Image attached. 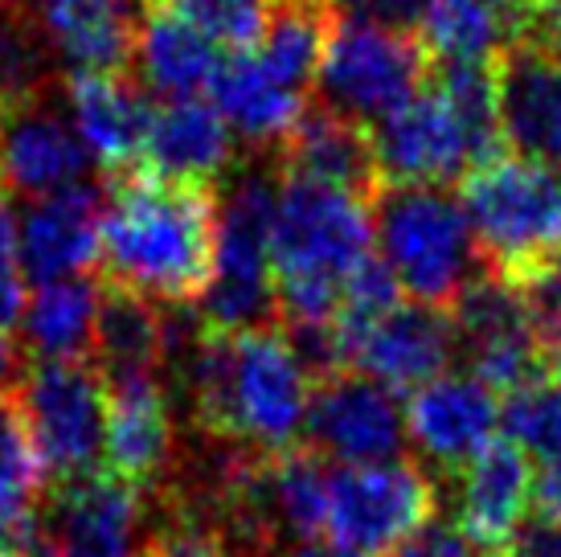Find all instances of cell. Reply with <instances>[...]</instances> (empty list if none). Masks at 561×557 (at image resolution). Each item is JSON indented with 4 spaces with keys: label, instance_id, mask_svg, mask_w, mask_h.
<instances>
[{
    "label": "cell",
    "instance_id": "cell-16",
    "mask_svg": "<svg viewBox=\"0 0 561 557\" xmlns=\"http://www.w3.org/2000/svg\"><path fill=\"white\" fill-rule=\"evenodd\" d=\"M500 139L520 160L561 172V58L537 42H516L496 62Z\"/></svg>",
    "mask_w": 561,
    "mask_h": 557
},
{
    "label": "cell",
    "instance_id": "cell-32",
    "mask_svg": "<svg viewBox=\"0 0 561 557\" xmlns=\"http://www.w3.org/2000/svg\"><path fill=\"white\" fill-rule=\"evenodd\" d=\"M504 431L516 447L537 455L541 464L561 455V370L537 377L533 386L508 394L504 402Z\"/></svg>",
    "mask_w": 561,
    "mask_h": 557
},
{
    "label": "cell",
    "instance_id": "cell-4",
    "mask_svg": "<svg viewBox=\"0 0 561 557\" xmlns=\"http://www.w3.org/2000/svg\"><path fill=\"white\" fill-rule=\"evenodd\" d=\"M381 263L414 304L451 311L480 275V247L463 205L435 185H381L374 197Z\"/></svg>",
    "mask_w": 561,
    "mask_h": 557
},
{
    "label": "cell",
    "instance_id": "cell-6",
    "mask_svg": "<svg viewBox=\"0 0 561 557\" xmlns=\"http://www.w3.org/2000/svg\"><path fill=\"white\" fill-rule=\"evenodd\" d=\"M279 177L247 169L218 209V254L214 278L202 295V325L221 332L275 328V266H271V230H275Z\"/></svg>",
    "mask_w": 561,
    "mask_h": 557
},
{
    "label": "cell",
    "instance_id": "cell-23",
    "mask_svg": "<svg viewBox=\"0 0 561 557\" xmlns=\"http://www.w3.org/2000/svg\"><path fill=\"white\" fill-rule=\"evenodd\" d=\"M279 172H287V177L324 181V185L348 189V193L369 197V202L381 189L369 127L353 124L328 107L304 111V120L279 144Z\"/></svg>",
    "mask_w": 561,
    "mask_h": 557
},
{
    "label": "cell",
    "instance_id": "cell-8",
    "mask_svg": "<svg viewBox=\"0 0 561 557\" xmlns=\"http://www.w3.org/2000/svg\"><path fill=\"white\" fill-rule=\"evenodd\" d=\"M431 54L419 37L360 21H328L316 87L324 107L360 127H377L426 87Z\"/></svg>",
    "mask_w": 561,
    "mask_h": 557
},
{
    "label": "cell",
    "instance_id": "cell-35",
    "mask_svg": "<svg viewBox=\"0 0 561 557\" xmlns=\"http://www.w3.org/2000/svg\"><path fill=\"white\" fill-rule=\"evenodd\" d=\"M320 4L336 21H360V25H381L398 33L419 30L426 13V0H320Z\"/></svg>",
    "mask_w": 561,
    "mask_h": 557
},
{
    "label": "cell",
    "instance_id": "cell-11",
    "mask_svg": "<svg viewBox=\"0 0 561 557\" xmlns=\"http://www.w3.org/2000/svg\"><path fill=\"white\" fill-rule=\"evenodd\" d=\"M451 325L471 377H480L492 394H516L549 373L546 353L533 337L529 311L508 278L480 271L455 299Z\"/></svg>",
    "mask_w": 561,
    "mask_h": 557
},
{
    "label": "cell",
    "instance_id": "cell-36",
    "mask_svg": "<svg viewBox=\"0 0 561 557\" xmlns=\"http://www.w3.org/2000/svg\"><path fill=\"white\" fill-rule=\"evenodd\" d=\"M25 311V266H21V242H16L13 214L0 205V332L13 328Z\"/></svg>",
    "mask_w": 561,
    "mask_h": 557
},
{
    "label": "cell",
    "instance_id": "cell-17",
    "mask_svg": "<svg viewBox=\"0 0 561 557\" xmlns=\"http://www.w3.org/2000/svg\"><path fill=\"white\" fill-rule=\"evenodd\" d=\"M103 214L107 197L91 185H70L30 202V209L16 221L25 278L42 287L87 275L103 254Z\"/></svg>",
    "mask_w": 561,
    "mask_h": 557
},
{
    "label": "cell",
    "instance_id": "cell-33",
    "mask_svg": "<svg viewBox=\"0 0 561 557\" xmlns=\"http://www.w3.org/2000/svg\"><path fill=\"white\" fill-rule=\"evenodd\" d=\"M42 484H46V464L33 447L25 422L13 402H0V504L25 521H37L33 504L42 496Z\"/></svg>",
    "mask_w": 561,
    "mask_h": 557
},
{
    "label": "cell",
    "instance_id": "cell-19",
    "mask_svg": "<svg viewBox=\"0 0 561 557\" xmlns=\"http://www.w3.org/2000/svg\"><path fill=\"white\" fill-rule=\"evenodd\" d=\"M496 394L483 386L480 377H435L431 386L414 389L410 410H405V431L414 447L443 471H463V467L492 443V431L500 427Z\"/></svg>",
    "mask_w": 561,
    "mask_h": 557
},
{
    "label": "cell",
    "instance_id": "cell-18",
    "mask_svg": "<svg viewBox=\"0 0 561 557\" xmlns=\"http://www.w3.org/2000/svg\"><path fill=\"white\" fill-rule=\"evenodd\" d=\"M533 455L513 439H492L459 476V521L480 557H508L533 500Z\"/></svg>",
    "mask_w": 561,
    "mask_h": 557
},
{
    "label": "cell",
    "instance_id": "cell-26",
    "mask_svg": "<svg viewBox=\"0 0 561 557\" xmlns=\"http://www.w3.org/2000/svg\"><path fill=\"white\" fill-rule=\"evenodd\" d=\"M94 370L107 382L124 377H157L160 356H169V325L157 299L107 283L99 287L94 316Z\"/></svg>",
    "mask_w": 561,
    "mask_h": 557
},
{
    "label": "cell",
    "instance_id": "cell-31",
    "mask_svg": "<svg viewBox=\"0 0 561 557\" xmlns=\"http://www.w3.org/2000/svg\"><path fill=\"white\" fill-rule=\"evenodd\" d=\"M283 4L287 0H144V9H169L185 16L214 46H230L238 54L263 42Z\"/></svg>",
    "mask_w": 561,
    "mask_h": 557
},
{
    "label": "cell",
    "instance_id": "cell-13",
    "mask_svg": "<svg viewBox=\"0 0 561 557\" xmlns=\"http://www.w3.org/2000/svg\"><path fill=\"white\" fill-rule=\"evenodd\" d=\"M140 488L119 476H82L62 484L37 516L46 557H140Z\"/></svg>",
    "mask_w": 561,
    "mask_h": 557
},
{
    "label": "cell",
    "instance_id": "cell-5",
    "mask_svg": "<svg viewBox=\"0 0 561 557\" xmlns=\"http://www.w3.org/2000/svg\"><path fill=\"white\" fill-rule=\"evenodd\" d=\"M459 205L500 278L561 263V172L520 156H492L463 177Z\"/></svg>",
    "mask_w": 561,
    "mask_h": 557
},
{
    "label": "cell",
    "instance_id": "cell-41",
    "mask_svg": "<svg viewBox=\"0 0 561 557\" xmlns=\"http://www.w3.org/2000/svg\"><path fill=\"white\" fill-rule=\"evenodd\" d=\"M283 557H360V554H348L341 545H320V542H304V545H291Z\"/></svg>",
    "mask_w": 561,
    "mask_h": 557
},
{
    "label": "cell",
    "instance_id": "cell-30",
    "mask_svg": "<svg viewBox=\"0 0 561 557\" xmlns=\"http://www.w3.org/2000/svg\"><path fill=\"white\" fill-rule=\"evenodd\" d=\"M54 66L30 0H0V115L54 91Z\"/></svg>",
    "mask_w": 561,
    "mask_h": 557
},
{
    "label": "cell",
    "instance_id": "cell-9",
    "mask_svg": "<svg viewBox=\"0 0 561 557\" xmlns=\"http://www.w3.org/2000/svg\"><path fill=\"white\" fill-rule=\"evenodd\" d=\"M435 516V484L414 464L332 467L324 533L348 554L377 557L419 533Z\"/></svg>",
    "mask_w": 561,
    "mask_h": 557
},
{
    "label": "cell",
    "instance_id": "cell-42",
    "mask_svg": "<svg viewBox=\"0 0 561 557\" xmlns=\"http://www.w3.org/2000/svg\"><path fill=\"white\" fill-rule=\"evenodd\" d=\"M16 373V356H13V344L4 341V332H0V394L9 389V382H13Z\"/></svg>",
    "mask_w": 561,
    "mask_h": 557
},
{
    "label": "cell",
    "instance_id": "cell-27",
    "mask_svg": "<svg viewBox=\"0 0 561 557\" xmlns=\"http://www.w3.org/2000/svg\"><path fill=\"white\" fill-rule=\"evenodd\" d=\"M230 156H234V132L221 120V111L202 99H185L157 111L148 152H144V172L209 185L230 164Z\"/></svg>",
    "mask_w": 561,
    "mask_h": 557
},
{
    "label": "cell",
    "instance_id": "cell-12",
    "mask_svg": "<svg viewBox=\"0 0 561 557\" xmlns=\"http://www.w3.org/2000/svg\"><path fill=\"white\" fill-rule=\"evenodd\" d=\"M308 439H312V451H324L344 467H360L393 464L410 431L393 389L377 386L374 377H360V373H336L316 386L312 410H308Z\"/></svg>",
    "mask_w": 561,
    "mask_h": 557
},
{
    "label": "cell",
    "instance_id": "cell-39",
    "mask_svg": "<svg viewBox=\"0 0 561 557\" xmlns=\"http://www.w3.org/2000/svg\"><path fill=\"white\" fill-rule=\"evenodd\" d=\"M529 42L561 58V0H529Z\"/></svg>",
    "mask_w": 561,
    "mask_h": 557
},
{
    "label": "cell",
    "instance_id": "cell-15",
    "mask_svg": "<svg viewBox=\"0 0 561 557\" xmlns=\"http://www.w3.org/2000/svg\"><path fill=\"white\" fill-rule=\"evenodd\" d=\"M344 365H357L360 377H374L377 386L393 389H422L435 377H443L455 344L451 311L426 308V304H398L381 320L344 332Z\"/></svg>",
    "mask_w": 561,
    "mask_h": 557
},
{
    "label": "cell",
    "instance_id": "cell-43",
    "mask_svg": "<svg viewBox=\"0 0 561 557\" xmlns=\"http://www.w3.org/2000/svg\"><path fill=\"white\" fill-rule=\"evenodd\" d=\"M0 557H46V554H42V545H37V537H33L30 545H16V549H4Z\"/></svg>",
    "mask_w": 561,
    "mask_h": 557
},
{
    "label": "cell",
    "instance_id": "cell-28",
    "mask_svg": "<svg viewBox=\"0 0 561 557\" xmlns=\"http://www.w3.org/2000/svg\"><path fill=\"white\" fill-rule=\"evenodd\" d=\"M136 66H140L148 91H157L169 103L197 99L214 87L221 70L218 46L193 30L185 16L169 9H144L140 33H136Z\"/></svg>",
    "mask_w": 561,
    "mask_h": 557
},
{
    "label": "cell",
    "instance_id": "cell-34",
    "mask_svg": "<svg viewBox=\"0 0 561 557\" xmlns=\"http://www.w3.org/2000/svg\"><path fill=\"white\" fill-rule=\"evenodd\" d=\"M520 295V304L529 311L533 337L546 353L549 373L561 370V263L541 266V271H529L520 278H508Z\"/></svg>",
    "mask_w": 561,
    "mask_h": 557
},
{
    "label": "cell",
    "instance_id": "cell-21",
    "mask_svg": "<svg viewBox=\"0 0 561 557\" xmlns=\"http://www.w3.org/2000/svg\"><path fill=\"white\" fill-rule=\"evenodd\" d=\"M144 0H30L54 58L75 75H124Z\"/></svg>",
    "mask_w": 561,
    "mask_h": 557
},
{
    "label": "cell",
    "instance_id": "cell-3",
    "mask_svg": "<svg viewBox=\"0 0 561 557\" xmlns=\"http://www.w3.org/2000/svg\"><path fill=\"white\" fill-rule=\"evenodd\" d=\"M374 259V202L279 172L271 230L279 328L336 325L348 278Z\"/></svg>",
    "mask_w": 561,
    "mask_h": 557
},
{
    "label": "cell",
    "instance_id": "cell-1",
    "mask_svg": "<svg viewBox=\"0 0 561 557\" xmlns=\"http://www.w3.org/2000/svg\"><path fill=\"white\" fill-rule=\"evenodd\" d=\"M185 382L197 427L221 443L275 455L308 431L312 377L279 325L221 332L197 316L185 344Z\"/></svg>",
    "mask_w": 561,
    "mask_h": 557
},
{
    "label": "cell",
    "instance_id": "cell-10",
    "mask_svg": "<svg viewBox=\"0 0 561 557\" xmlns=\"http://www.w3.org/2000/svg\"><path fill=\"white\" fill-rule=\"evenodd\" d=\"M381 185H443L455 177H468L483 160L500 156L496 144L455 111L447 94L435 87H422L405 107H398L390 120L369 127Z\"/></svg>",
    "mask_w": 561,
    "mask_h": 557
},
{
    "label": "cell",
    "instance_id": "cell-25",
    "mask_svg": "<svg viewBox=\"0 0 561 557\" xmlns=\"http://www.w3.org/2000/svg\"><path fill=\"white\" fill-rule=\"evenodd\" d=\"M209 94H214V107L221 111L230 132L254 139V144H283L308 111V94L296 91L291 82H283L254 49L221 58V70Z\"/></svg>",
    "mask_w": 561,
    "mask_h": 557
},
{
    "label": "cell",
    "instance_id": "cell-38",
    "mask_svg": "<svg viewBox=\"0 0 561 557\" xmlns=\"http://www.w3.org/2000/svg\"><path fill=\"white\" fill-rule=\"evenodd\" d=\"M508 557H561V521H553V516L525 521Z\"/></svg>",
    "mask_w": 561,
    "mask_h": 557
},
{
    "label": "cell",
    "instance_id": "cell-20",
    "mask_svg": "<svg viewBox=\"0 0 561 557\" xmlns=\"http://www.w3.org/2000/svg\"><path fill=\"white\" fill-rule=\"evenodd\" d=\"M66 107L79 127L91 160L115 177L144 169L148 136L157 111L148 107L144 91L124 75H70Z\"/></svg>",
    "mask_w": 561,
    "mask_h": 557
},
{
    "label": "cell",
    "instance_id": "cell-7",
    "mask_svg": "<svg viewBox=\"0 0 561 557\" xmlns=\"http://www.w3.org/2000/svg\"><path fill=\"white\" fill-rule=\"evenodd\" d=\"M107 377L91 361H33L13 389L46 476L62 484L94 476L99 455H107Z\"/></svg>",
    "mask_w": 561,
    "mask_h": 557
},
{
    "label": "cell",
    "instance_id": "cell-40",
    "mask_svg": "<svg viewBox=\"0 0 561 557\" xmlns=\"http://www.w3.org/2000/svg\"><path fill=\"white\" fill-rule=\"evenodd\" d=\"M533 500H537L541 516L561 521V455L537 467V476H533Z\"/></svg>",
    "mask_w": 561,
    "mask_h": 557
},
{
    "label": "cell",
    "instance_id": "cell-37",
    "mask_svg": "<svg viewBox=\"0 0 561 557\" xmlns=\"http://www.w3.org/2000/svg\"><path fill=\"white\" fill-rule=\"evenodd\" d=\"M393 557H480L476 545L463 537V528L455 521H443V516H431L419 533H410Z\"/></svg>",
    "mask_w": 561,
    "mask_h": 557
},
{
    "label": "cell",
    "instance_id": "cell-2",
    "mask_svg": "<svg viewBox=\"0 0 561 557\" xmlns=\"http://www.w3.org/2000/svg\"><path fill=\"white\" fill-rule=\"evenodd\" d=\"M218 254V197L202 181L157 172L115 177L103 214V266L111 283L160 299H202Z\"/></svg>",
    "mask_w": 561,
    "mask_h": 557
},
{
    "label": "cell",
    "instance_id": "cell-22",
    "mask_svg": "<svg viewBox=\"0 0 561 557\" xmlns=\"http://www.w3.org/2000/svg\"><path fill=\"white\" fill-rule=\"evenodd\" d=\"M107 459L111 476L152 492L172 464V410L160 377L107 382Z\"/></svg>",
    "mask_w": 561,
    "mask_h": 557
},
{
    "label": "cell",
    "instance_id": "cell-29",
    "mask_svg": "<svg viewBox=\"0 0 561 557\" xmlns=\"http://www.w3.org/2000/svg\"><path fill=\"white\" fill-rule=\"evenodd\" d=\"M94 316H99V287L91 278H58L42 283L25 299L21 332L37 361H87L94 349Z\"/></svg>",
    "mask_w": 561,
    "mask_h": 557
},
{
    "label": "cell",
    "instance_id": "cell-24",
    "mask_svg": "<svg viewBox=\"0 0 561 557\" xmlns=\"http://www.w3.org/2000/svg\"><path fill=\"white\" fill-rule=\"evenodd\" d=\"M419 33L438 66H492L529 37V0H426Z\"/></svg>",
    "mask_w": 561,
    "mask_h": 557
},
{
    "label": "cell",
    "instance_id": "cell-14",
    "mask_svg": "<svg viewBox=\"0 0 561 557\" xmlns=\"http://www.w3.org/2000/svg\"><path fill=\"white\" fill-rule=\"evenodd\" d=\"M91 152L70 120L66 94H42L0 115V185L25 197H49L82 185Z\"/></svg>",
    "mask_w": 561,
    "mask_h": 557
}]
</instances>
